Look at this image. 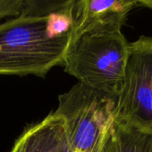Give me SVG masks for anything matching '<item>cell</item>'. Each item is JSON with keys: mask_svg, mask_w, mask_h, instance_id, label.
Instances as JSON below:
<instances>
[{"mask_svg": "<svg viewBox=\"0 0 152 152\" xmlns=\"http://www.w3.org/2000/svg\"><path fill=\"white\" fill-rule=\"evenodd\" d=\"M75 4L76 0H70L66 7L47 15L45 32L50 39H56L73 34Z\"/></svg>", "mask_w": 152, "mask_h": 152, "instance_id": "obj_8", "label": "cell"}, {"mask_svg": "<svg viewBox=\"0 0 152 152\" xmlns=\"http://www.w3.org/2000/svg\"><path fill=\"white\" fill-rule=\"evenodd\" d=\"M23 0H0V20L6 17H20L22 14Z\"/></svg>", "mask_w": 152, "mask_h": 152, "instance_id": "obj_9", "label": "cell"}, {"mask_svg": "<svg viewBox=\"0 0 152 152\" xmlns=\"http://www.w3.org/2000/svg\"><path fill=\"white\" fill-rule=\"evenodd\" d=\"M118 98L81 82L59 96L53 113L65 124L72 152H100L116 119Z\"/></svg>", "mask_w": 152, "mask_h": 152, "instance_id": "obj_3", "label": "cell"}, {"mask_svg": "<svg viewBox=\"0 0 152 152\" xmlns=\"http://www.w3.org/2000/svg\"><path fill=\"white\" fill-rule=\"evenodd\" d=\"M11 152H72L62 118L53 112L27 127Z\"/></svg>", "mask_w": 152, "mask_h": 152, "instance_id": "obj_5", "label": "cell"}, {"mask_svg": "<svg viewBox=\"0 0 152 152\" xmlns=\"http://www.w3.org/2000/svg\"><path fill=\"white\" fill-rule=\"evenodd\" d=\"M46 18L20 16L0 24V75L45 77L62 65L72 35L50 39Z\"/></svg>", "mask_w": 152, "mask_h": 152, "instance_id": "obj_2", "label": "cell"}, {"mask_svg": "<svg viewBox=\"0 0 152 152\" xmlns=\"http://www.w3.org/2000/svg\"><path fill=\"white\" fill-rule=\"evenodd\" d=\"M100 152H152V133L115 120Z\"/></svg>", "mask_w": 152, "mask_h": 152, "instance_id": "obj_7", "label": "cell"}, {"mask_svg": "<svg viewBox=\"0 0 152 152\" xmlns=\"http://www.w3.org/2000/svg\"><path fill=\"white\" fill-rule=\"evenodd\" d=\"M123 25L98 24L73 37L62 63L65 71L78 82L118 96L130 45L121 31Z\"/></svg>", "mask_w": 152, "mask_h": 152, "instance_id": "obj_1", "label": "cell"}, {"mask_svg": "<svg viewBox=\"0 0 152 152\" xmlns=\"http://www.w3.org/2000/svg\"><path fill=\"white\" fill-rule=\"evenodd\" d=\"M137 5L152 9V0H137Z\"/></svg>", "mask_w": 152, "mask_h": 152, "instance_id": "obj_10", "label": "cell"}, {"mask_svg": "<svg viewBox=\"0 0 152 152\" xmlns=\"http://www.w3.org/2000/svg\"><path fill=\"white\" fill-rule=\"evenodd\" d=\"M115 120L152 133V37L129 45Z\"/></svg>", "mask_w": 152, "mask_h": 152, "instance_id": "obj_4", "label": "cell"}, {"mask_svg": "<svg viewBox=\"0 0 152 152\" xmlns=\"http://www.w3.org/2000/svg\"><path fill=\"white\" fill-rule=\"evenodd\" d=\"M136 5L137 0H76L72 38L98 24H125L127 14Z\"/></svg>", "mask_w": 152, "mask_h": 152, "instance_id": "obj_6", "label": "cell"}]
</instances>
